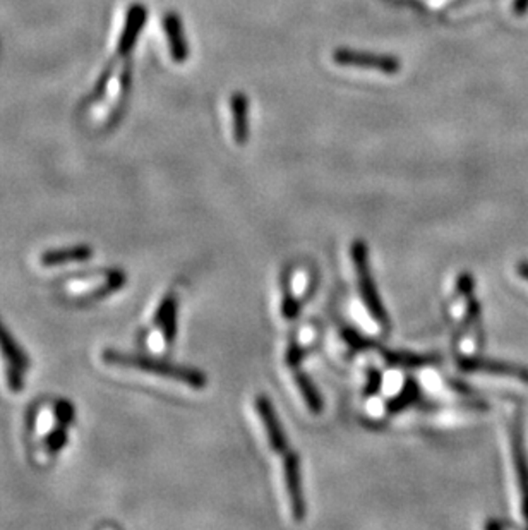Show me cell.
<instances>
[{
  "instance_id": "9",
  "label": "cell",
  "mask_w": 528,
  "mask_h": 530,
  "mask_svg": "<svg viewBox=\"0 0 528 530\" xmlns=\"http://www.w3.org/2000/svg\"><path fill=\"white\" fill-rule=\"evenodd\" d=\"M163 29L170 46V55L176 62H186L189 57V45L186 40V31L182 20L176 12H169L163 18Z\"/></svg>"
},
{
  "instance_id": "1",
  "label": "cell",
  "mask_w": 528,
  "mask_h": 530,
  "mask_svg": "<svg viewBox=\"0 0 528 530\" xmlns=\"http://www.w3.org/2000/svg\"><path fill=\"white\" fill-rule=\"evenodd\" d=\"M76 418L74 407L59 400L54 403L44 405L35 414V440L37 450L42 451L46 459H55L67 443V431Z\"/></svg>"
},
{
  "instance_id": "6",
  "label": "cell",
  "mask_w": 528,
  "mask_h": 530,
  "mask_svg": "<svg viewBox=\"0 0 528 530\" xmlns=\"http://www.w3.org/2000/svg\"><path fill=\"white\" fill-rule=\"evenodd\" d=\"M333 61L342 67H357L377 70L383 74H398L401 70V61L396 55L375 54V52H360L347 46H340L333 52Z\"/></svg>"
},
{
  "instance_id": "11",
  "label": "cell",
  "mask_w": 528,
  "mask_h": 530,
  "mask_svg": "<svg viewBox=\"0 0 528 530\" xmlns=\"http://www.w3.org/2000/svg\"><path fill=\"white\" fill-rule=\"evenodd\" d=\"M93 256V249L89 245H70L45 251L40 256V265L45 268L70 265V263H83Z\"/></svg>"
},
{
  "instance_id": "12",
  "label": "cell",
  "mask_w": 528,
  "mask_h": 530,
  "mask_svg": "<svg viewBox=\"0 0 528 530\" xmlns=\"http://www.w3.org/2000/svg\"><path fill=\"white\" fill-rule=\"evenodd\" d=\"M232 111V126L235 143L243 145L249 139V98L243 91H235L230 98Z\"/></svg>"
},
{
  "instance_id": "14",
  "label": "cell",
  "mask_w": 528,
  "mask_h": 530,
  "mask_svg": "<svg viewBox=\"0 0 528 530\" xmlns=\"http://www.w3.org/2000/svg\"><path fill=\"white\" fill-rule=\"evenodd\" d=\"M295 383H297L302 397H304L306 403H308L309 410L312 414H319L323 410V402H321V398L318 395L316 388L312 386V383L309 381L308 376L302 375V373H297Z\"/></svg>"
},
{
  "instance_id": "10",
  "label": "cell",
  "mask_w": 528,
  "mask_h": 530,
  "mask_svg": "<svg viewBox=\"0 0 528 530\" xmlns=\"http://www.w3.org/2000/svg\"><path fill=\"white\" fill-rule=\"evenodd\" d=\"M177 310H178V301L176 294H169L161 304L158 306V311L154 314V328H158L161 333V338L165 345H172L177 333Z\"/></svg>"
},
{
  "instance_id": "7",
  "label": "cell",
  "mask_w": 528,
  "mask_h": 530,
  "mask_svg": "<svg viewBox=\"0 0 528 530\" xmlns=\"http://www.w3.org/2000/svg\"><path fill=\"white\" fill-rule=\"evenodd\" d=\"M284 462V476H285L286 494L290 500L292 515L297 522H301L306 515V503L302 494V481H301V464L299 457L293 451H286Z\"/></svg>"
},
{
  "instance_id": "15",
  "label": "cell",
  "mask_w": 528,
  "mask_h": 530,
  "mask_svg": "<svg viewBox=\"0 0 528 530\" xmlns=\"http://www.w3.org/2000/svg\"><path fill=\"white\" fill-rule=\"evenodd\" d=\"M388 360H392L396 366H410V368H418V366H425L429 362H433L431 357H417V355H395V353H388L386 355Z\"/></svg>"
},
{
  "instance_id": "2",
  "label": "cell",
  "mask_w": 528,
  "mask_h": 530,
  "mask_svg": "<svg viewBox=\"0 0 528 530\" xmlns=\"http://www.w3.org/2000/svg\"><path fill=\"white\" fill-rule=\"evenodd\" d=\"M102 359H103L105 364H109L111 368H122V369H132V371H139V373L167 377V379H172V381L187 385L191 388H198V390L199 388H204L206 383H208L206 376L202 375L201 371L191 369V368H184V366H177V364H170L167 360L152 359V357H146V355L124 353L107 349L102 353Z\"/></svg>"
},
{
  "instance_id": "16",
  "label": "cell",
  "mask_w": 528,
  "mask_h": 530,
  "mask_svg": "<svg viewBox=\"0 0 528 530\" xmlns=\"http://www.w3.org/2000/svg\"><path fill=\"white\" fill-rule=\"evenodd\" d=\"M528 0H515V12L524 14L527 11Z\"/></svg>"
},
{
  "instance_id": "4",
  "label": "cell",
  "mask_w": 528,
  "mask_h": 530,
  "mask_svg": "<svg viewBox=\"0 0 528 530\" xmlns=\"http://www.w3.org/2000/svg\"><path fill=\"white\" fill-rule=\"evenodd\" d=\"M0 362L4 369L5 386L11 393H20L24 388V376L29 369V359L16 342L12 333L0 319Z\"/></svg>"
},
{
  "instance_id": "13",
  "label": "cell",
  "mask_w": 528,
  "mask_h": 530,
  "mask_svg": "<svg viewBox=\"0 0 528 530\" xmlns=\"http://www.w3.org/2000/svg\"><path fill=\"white\" fill-rule=\"evenodd\" d=\"M146 21V7L144 5H134L131 12L128 14V21H126V28L122 31L120 42H119V52L120 54H128L132 48V45L136 44L137 35L141 31V28L144 26Z\"/></svg>"
},
{
  "instance_id": "3",
  "label": "cell",
  "mask_w": 528,
  "mask_h": 530,
  "mask_svg": "<svg viewBox=\"0 0 528 530\" xmlns=\"http://www.w3.org/2000/svg\"><path fill=\"white\" fill-rule=\"evenodd\" d=\"M126 280L128 277L124 271L117 268H109V269L76 275L62 282L61 288H62V294L72 301L93 302L119 292L126 286Z\"/></svg>"
},
{
  "instance_id": "8",
  "label": "cell",
  "mask_w": 528,
  "mask_h": 530,
  "mask_svg": "<svg viewBox=\"0 0 528 530\" xmlns=\"http://www.w3.org/2000/svg\"><path fill=\"white\" fill-rule=\"evenodd\" d=\"M256 407H258V414L263 420L264 429L268 435V442L271 444V448L276 453L285 455L288 451V444H286L285 433L282 429L280 420L276 419V414L273 410L271 402L266 397H258L256 400Z\"/></svg>"
},
{
  "instance_id": "5",
  "label": "cell",
  "mask_w": 528,
  "mask_h": 530,
  "mask_svg": "<svg viewBox=\"0 0 528 530\" xmlns=\"http://www.w3.org/2000/svg\"><path fill=\"white\" fill-rule=\"evenodd\" d=\"M352 260L355 266V275H357V284L362 295V301L369 314L379 323V327L386 328L388 327V316L386 311L383 308V302L377 295L373 275L369 269V258H367V247L362 241H357L352 245Z\"/></svg>"
}]
</instances>
